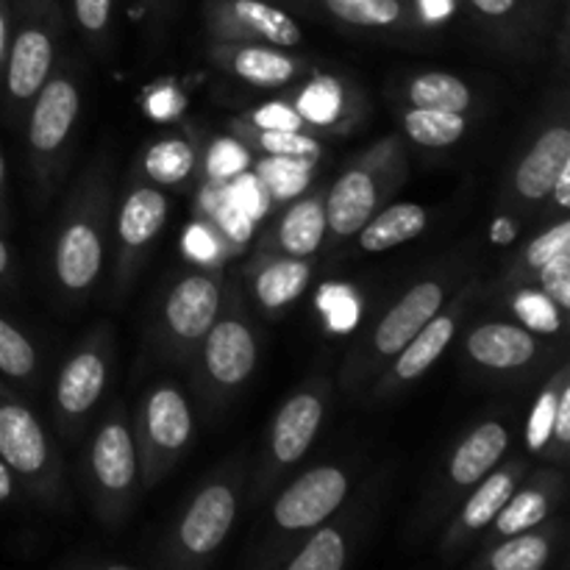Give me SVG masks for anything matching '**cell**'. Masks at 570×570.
Returning <instances> with one entry per match:
<instances>
[{"instance_id":"6da1fadb","label":"cell","mask_w":570,"mask_h":570,"mask_svg":"<svg viewBox=\"0 0 570 570\" xmlns=\"http://www.w3.org/2000/svg\"><path fill=\"white\" fill-rule=\"evenodd\" d=\"M115 217V156L98 150L61 204L50 239V289L67 309L87 306L109 256Z\"/></svg>"},{"instance_id":"7a4b0ae2","label":"cell","mask_w":570,"mask_h":570,"mask_svg":"<svg viewBox=\"0 0 570 570\" xmlns=\"http://www.w3.org/2000/svg\"><path fill=\"white\" fill-rule=\"evenodd\" d=\"M473 273H479L476 256L471 254V248H460L432 271L417 276L351 345L340 365V390L351 399H365L367 387L384 371V365L443 309L445 301Z\"/></svg>"},{"instance_id":"3957f363","label":"cell","mask_w":570,"mask_h":570,"mask_svg":"<svg viewBox=\"0 0 570 570\" xmlns=\"http://www.w3.org/2000/svg\"><path fill=\"white\" fill-rule=\"evenodd\" d=\"M248 476L245 456H232L209 473L156 546L154 568L193 570L209 566L243 512Z\"/></svg>"},{"instance_id":"277c9868","label":"cell","mask_w":570,"mask_h":570,"mask_svg":"<svg viewBox=\"0 0 570 570\" xmlns=\"http://www.w3.org/2000/svg\"><path fill=\"white\" fill-rule=\"evenodd\" d=\"M256 362H259V334L254 317L245 304L239 282L226 278L220 312L187 365L193 367V387L198 395L200 415L212 421L228 410L245 384L254 379Z\"/></svg>"},{"instance_id":"5b68a950","label":"cell","mask_w":570,"mask_h":570,"mask_svg":"<svg viewBox=\"0 0 570 570\" xmlns=\"http://www.w3.org/2000/svg\"><path fill=\"white\" fill-rule=\"evenodd\" d=\"M354 493V468L345 462H321L298 473L287 488L276 490L267 512V529L248 554L254 568H282L301 540L326 523Z\"/></svg>"},{"instance_id":"8992f818","label":"cell","mask_w":570,"mask_h":570,"mask_svg":"<svg viewBox=\"0 0 570 570\" xmlns=\"http://www.w3.org/2000/svg\"><path fill=\"white\" fill-rule=\"evenodd\" d=\"M410 178V154L399 134L382 137L345 161L326 189V248L356 237L362 226L387 206Z\"/></svg>"},{"instance_id":"52a82bcc","label":"cell","mask_w":570,"mask_h":570,"mask_svg":"<svg viewBox=\"0 0 570 570\" xmlns=\"http://www.w3.org/2000/svg\"><path fill=\"white\" fill-rule=\"evenodd\" d=\"M81 111L83 92L76 67L70 61L56 65L22 120L28 173L39 204H48L65 181Z\"/></svg>"},{"instance_id":"ba28073f","label":"cell","mask_w":570,"mask_h":570,"mask_svg":"<svg viewBox=\"0 0 570 570\" xmlns=\"http://www.w3.org/2000/svg\"><path fill=\"white\" fill-rule=\"evenodd\" d=\"M78 471L95 518L106 529L120 527L134 512L142 490L131 412L126 410L122 399L111 401L104 415L95 421Z\"/></svg>"},{"instance_id":"9c48e42d","label":"cell","mask_w":570,"mask_h":570,"mask_svg":"<svg viewBox=\"0 0 570 570\" xmlns=\"http://www.w3.org/2000/svg\"><path fill=\"white\" fill-rule=\"evenodd\" d=\"M334 401V384L326 373H312L287 401L273 415L267 429L265 449L256 462L254 476H248L245 490V504L256 507L267 504L278 484L284 482L295 465L306 460L315 440L321 438V429L326 426L328 410Z\"/></svg>"},{"instance_id":"30bf717a","label":"cell","mask_w":570,"mask_h":570,"mask_svg":"<svg viewBox=\"0 0 570 570\" xmlns=\"http://www.w3.org/2000/svg\"><path fill=\"white\" fill-rule=\"evenodd\" d=\"M61 31H65L61 0H17V11L11 14L9 50L0 72L3 115L11 128H22L28 106L53 72Z\"/></svg>"},{"instance_id":"8fae6325","label":"cell","mask_w":570,"mask_h":570,"mask_svg":"<svg viewBox=\"0 0 570 570\" xmlns=\"http://www.w3.org/2000/svg\"><path fill=\"white\" fill-rule=\"evenodd\" d=\"M226 273L220 267H187L176 273L150 317V351L167 365L187 367L223 304Z\"/></svg>"},{"instance_id":"7c38bea8","label":"cell","mask_w":570,"mask_h":570,"mask_svg":"<svg viewBox=\"0 0 570 570\" xmlns=\"http://www.w3.org/2000/svg\"><path fill=\"white\" fill-rule=\"evenodd\" d=\"M512 445V423L510 417L490 415L473 423L440 462L438 476L429 482L423 493L421 510L412 518V538H426L438 527H443L445 518L454 512V507L510 454Z\"/></svg>"},{"instance_id":"4fadbf2b","label":"cell","mask_w":570,"mask_h":570,"mask_svg":"<svg viewBox=\"0 0 570 570\" xmlns=\"http://www.w3.org/2000/svg\"><path fill=\"white\" fill-rule=\"evenodd\" d=\"M554 106H546L538 126L507 167L499 193V217L527 223L549 204L557 173L570 161V120L566 89L557 92Z\"/></svg>"},{"instance_id":"5bb4252c","label":"cell","mask_w":570,"mask_h":570,"mask_svg":"<svg viewBox=\"0 0 570 570\" xmlns=\"http://www.w3.org/2000/svg\"><path fill=\"white\" fill-rule=\"evenodd\" d=\"M0 460L11 468L17 484L39 507L61 510L67 504L59 445L37 412L9 387L0 390Z\"/></svg>"},{"instance_id":"9a60e30c","label":"cell","mask_w":570,"mask_h":570,"mask_svg":"<svg viewBox=\"0 0 570 570\" xmlns=\"http://www.w3.org/2000/svg\"><path fill=\"white\" fill-rule=\"evenodd\" d=\"M115 354V328L111 323H98L61 362L53 390H50V417H53L56 434L65 443H78L104 395L109 393Z\"/></svg>"},{"instance_id":"2e32d148","label":"cell","mask_w":570,"mask_h":570,"mask_svg":"<svg viewBox=\"0 0 570 570\" xmlns=\"http://www.w3.org/2000/svg\"><path fill=\"white\" fill-rule=\"evenodd\" d=\"M131 429L142 488H159L195 443V410L189 395L170 379L150 384L139 395Z\"/></svg>"},{"instance_id":"e0dca14e","label":"cell","mask_w":570,"mask_h":570,"mask_svg":"<svg viewBox=\"0 0 570 570\" xmlns=\"http://www.w3.org/2000/svg\"><path fill=\"white\" fill-rule=\"evenodd\" d=\"M170 217V200L165 187L134 173L122 189L111 217V301L122 304L137 284L156 239Z\"/></svg>"},{"instance_id":"ac0fdd59","label":"cell","mask_w":570,"mask_h":570,"mask_svg":"<svg viewBox=\"0 0 570 570\" xmlns=\"http://www.w3.org/2000/svg\"><path fill=\"white\" fill-rule=\"evenodd\" d=\"M484 298V278L482 273H473L449 301H445L443 309L393 356V360L384 365V371L373 379V384L367 387L365 399L373 404H384V401L395 399L404 390H410L412 384L421 382L429 371L434 367V362L451 348L460 332L465 328L471 312L482 304Z\"/></svg>"},{"instance_id":"d6986e66","label":"cell","mask_w":570,"mask_h":570,"mask_svg":"<svg viewBox=\"0 0 570 570\" xmlns=\"http://www.w3.org/2000/svg\"><path fill=\"white\" fill-rule=\"evenodd\" d=\"M551 340L515 321H479L462 337V356L476 376L490 382H527L562 356V345Z\"/></svg>"},{"instance_id":"ffe728a7","label":"cell","mask_w":570,"mask_h":570,"mask_svg":"<svg viewBox=\"0 0 570 570\" xmlns=\"http://www.w3.org/2000/svg\"><path fill=\"white\" fill-rule=\"evenodd\" d=\"M529 473L527 456H510L501 460L460 504L454 507L443 523V534L438 540V551L445 562H456L468 549H473L479 538L499 518L510 495Z\"/></svg>"},{"instance_id":"44dd1931","label":"cell","mask_w":570,"mask_h":570,"mask_svg":"<svg viewBox=\"0 0 570 570\" xmlns=\"http://www.w3.org/2000/svg\"><path fill=\"white\" fill-rule=\"evenodd\" d=\"M382 482L373 479L360 490L345 510V504L326 523L306 534L298 549L282 562L284 570H343L351 560V549L371 527V510L382 501Z\"/></svg>"},{"instance_id":"7402d4cb","label":"cell","mask_w":570,"mask_h":570,"mask_svg":"<svg viewBox=\"0 0 570 570\" xmlns=\"http://www.w3.org/2000/svg\"><path fill=\"white\" fill-rule=\"evenodd\" d=\"M204 22L212 42H262L276 48H298L304 42L295 17L271 0H206Z\"/></svg>"},{"instance_id":"603a6c76","label":"cell","mask_w":570,"mask_h":570,"mask_svg":"<svg viewBox=\"0 0 570 570\" xmlns=\"http://www.w3.org/2000/svg\"><path fill=\"white\" fill-rule=\"evenodd\" d=\"M312 273H315V259L254 248L239 271V287L250 298L254 309L267 317H278L309 289Z\"/></svg>"},{"instance_id":"cb8c5ba5","label":"cell","mask_w":570,"mask_h":570,"mask_svg":"<svg viewBox=\"0 0 570 570\" xmlns=\"http://www.w3.org/2000/svg\"><path fill=\"white\" fill-rule=\"evenodd\" d=\"M495 48L515 61H534L543 50L546 6L538 0H462Z\"/></svg>"},{"instance_id":"d4e9b609","label":"cell","mask_w":570,"mask_h":570,"mask_svg":"<svg viewBox=\"0 0 570 570\" xmlns=\"http://www.w3.org/2000/svg\"><path fill=\"white\" fill-rule=\"evenodd\" d=\"M566 473L557 465L546 468H529V473L523 476V482L518 484L515 493L510 495V501L504 504V510L499 512L493 523H490L488 532L482 534V546L495 543L501 538H510L515 532H527V529L540 527L543 521L557 515L560 504L566 501Z\"/></svg>"},{"instance_id":"484cf974","label":"cell","mask_w":570,"mask_h":570,"mask_svg":"<svg viewBox=\"0 0 570 570\" xmlns=\"http://www.w3.org/2000/svg\"><path fill=\"white\" fill-rule=\"evenodd\" d=\"M209 61L226 76L259 89H282L309 72V61L287 48L262 42H212Z\"/></svg>"},{"instance_id":"4316f807","label":"cell","mask_w":570,"mask_h":570,"mask_svg":"<svg viewBox=\"0 0 570 570\" xmlns=\"http://www.w3.org/2000/svg\"><path fill=\"white\" fill-rule=\"evenodd\" d=\"M323 245H326V189H312L289 198L276 220L256 239V248L278 250L301 259H315Z\"/></svg>"},{"instance_id":"83f0119b","label":"cell","mask_w":570,"mask_h":570,"mask_svg":"<svg viewBox=\"0 0 570 570\" xmlns=\"http://www.w3.org/2000/svg\"><path fill=\"white\" fill-rule=\"evenodd\" d=\"M345 28L393 37H423L429 31L426 0H306Z\"/></svg>"},{"instance_id":"f1b7e54d","label":"cell","mask_w":570,"mask_h":570,"mask_svg":"<svg viewBox=\"0 0 570 570\" xmlns=\"http://www.w3.org/2000/svg\"><path fill=\"white\" fill-rule=\"evenodd\" d=\"M562 538H566V523L554 515L527 532L482 546L468 560V566L473 570H543L560 551Z\"/></svg>"},{"instance_id":"f546056e","label":"cell","mask_w":570,"mask_h":570,"mask_svg":"<svg viewBox=\"0 0 570 570\" xmlns=\"http://www.w3.org/2000/svg\"><path fill=\"white\" fill-rule=\"evenodd\" d=\"M562 250H570L568 215L551 217V220H546L543 226H540L538 234H532L527 243L518 245V250L507 259L504 271L499 273V278L490 284V289H484L488 301H501V298L507 301L515 289L532 287L540 267H543L546 262L554 259L557 254H562Z\"/></svg>"},{"instance_id":"4dcf8cb0","label":"cell","mask_w":570,"mask_h":570,"mask_svg":"<svg viewBox=\"0 0 570 570\" xmlns=\"http://www.w3.org/2000/svg\"><path fill=\"white\" fill-rule=\"evenodd\" d=\"M429 226V209L410 200H390L356 232L362 254H384L421 237Z\"/></svg>"},{"instance_id":"1f68e13d","label":"cell","mask_w":570,"mask_h":570,"mask_svg":"<svg viewBox=\"0 0 570 570\" xmlns=\"http://www.w3.org/2000/svg\"><path fill=\"white\" fill-rule=\"evenodd\" d=\"M195 170H198V148L184 134H170V137L145 145L134 167V173L159 187H181L195 176Z\"/></svg>"},{"instance_id":"d6a6232c","label":"cell","mask_w":570,"mask_h":570,"mask_svg":"<svg viewBox=\"0 0 570 570\" xmlns=\"http://www.w3.org/2000/svg\"><path fill=\"white\" fill-rule=\"evenodd\" d=\"M345 98H348V87L343 81H337V78H315L295 95L293 104L326 137H340V134H348L354 128Z\"/></svg>"},{"instance_id":"836d02e7","label":"cell","mask_w":570,"mask_h":570,"mask_svg":"<svg viewBox=\"0 0 570 570\" xmlns=\"http://www.w3.org/2000/svg\"><path fill=\"white\" fill-rule=\"evenodd\" d=\"M404 98L406 104L421 106V109L462 111V115H471L476 109V95L468 87L465 78L443 70L412 76L404 87Z\"/></svg>"},{"instance_id":"e575fe53","label":"cell","mask_w":570,"mask_h":570,"mask_svg":"<svg viewBox=\"0 0 570 570\" xmlns=\"http://www.w3.org/2000/svg\"><path fill=\"white\" fill-rule=\"evenodd\" d=\"M401 128L410 142L421 148H451L460 142L471 128V120L462 111H443V109H421V106H406L401 115Z\"/></svg>"},{"instance_id":"d590c367","label":"cell","mask_w":570,"mask_h":570,"mask_svg":"<svg viewBox=\"0 0 570 570\" xmlns=\"http://www.w3.org/2000/svg\"><path fill=\"white\" fill-rule=\"evenodd\" d=\"M0 376L22 390H33L42 376V354L37 343L3 312H0Z\"/></svg>"},{"instance_id":"8d00e7d4","label":"cell","mask_w":570,"mask_h":570,"mask_svg":"<svg viewBox=\"0 0 570 570\" xmlns=\"http://www.w3.org/2000/svg\"><path fill=\"white\" fill-rule=\"evenodd\" d=\"M228 131L245 145V150H254L256 156H298V159H321L323 139L315 134L301 131H278V128H256L248 122H239L234 117L228 122Z\"/></svg>"},{"instance_id":"74e56055","label":"cell","mask_w":570,"mask_h":570,"mask_svg":"<svg viewBox=\"0 0 570 570\" xmlns=\"http://www.w3.org/2000/svg\"><path fill=\"white\" fill-rule=\"evenodd\" d=\"M317 170V159H298V156H259L254 173L267 198L289 200L309 187Z\"/></svg>"},{"instance_id":"f35d334b","label":"cell","mask_w":570,"mask_h":570,"mask_svg":"<svg viewBox=\"0 0 570 570\" xmlns=\"http://www.w3.org/2000/svg\"><path fill=\"white\" fill-rule=\"evenodd\" d=\"M570 384V365L566 360H560V365L554 367V373L549 376V382L540 390L538 401L532 406V415L527 423V449L532 456H543L546 449L551 443V434H554V421H557V401L560 393Z\"/></svg>"},{"instance_id":"ab89813d","label":"cell","mask_w":570,"mask_h":570,"mask_svg":"<svg viewBox=\"0 0 570 570\" xmlns=\"http://www.w3.org/2000/svg\"><path fill=\"white\" fill-rule=\"evenodd\" d=\"M518 321L543 337H562L566 334V317L538 287H521L507 298Z\"/></svg>"},{"instance_id":"60d3db41","label":"cell","mask_w":570,"mask_h":570,"mask_svg":"<svg viewBox=\"0 0 570 570\" xmlns=\"http://www.w3.org/2000/svg\"><path fill=\"white\" fill-rule=\"evenodd\" d=\"M72 20L92 53L104 56L115 37V0H70Z\"/></svg>"},{"instance_id":"b9f144b4","label":"cell","mask_w":570,"mask_h":570,"mask_svg":"<svg viewBox=\"0 0 570 570\" xmlns=\"http://www.w3.org/2000/svg\"><path fill=\"white\" fill-rule=\"evenodd\" d=\"M239 122H248V126L256 128H278V131H301V134H315V137H326L315 122L306 120L298 111L295 104H284V100H276V104L259 106L254 111H245V115L237 117Z\"/></svg>"},{"instance_id":"7bdbcfd3","label":"cell","mask_w":570,"mask_h":570,"mask_svg":"<svg viewBox=\"0 0 570 570\" xmlns=\"http://www.w3.org/2000/svg\"><path fill=\"white\" fill-rule=\"evenodd\" d=\"M532 287H538L562 315L570 312V250H562L554 259L546 262L534 276Z\"/></svg>"},{"instance_id":"ee69618b","label":"cell","mask_w":570,"mask_h":570,"mask_svg":"<svg viewBox=\"0 0 570 570\" xmlns=\"http://www.w3.org/2000/svg\"><path fill=\"white\" fill-rule=\"evenodd\" d=\"M549 206H554L557 215H568L570 209V161L557 173L554 184H551Z\"/></svg>"},{"instance_id":"f6af8a7d","label":"cell","mask_w":570,"mask_h":570,"mask_svg":"<svg viewBox=\"0 0 570 570\" xmlns=\"http://www.w3.org/2000/svg\"><path fill=\"white\" fill-rule=\"evenodd\" d=\"M9 37H11V3L9 0H0V72H3Z\"/></svg>"},{"instance_id":"bcb514c9","label":"cell","mask_w":570,"mask_h":570,"mask_svg":"<svg viewBox=\"0 0 570 570\" xmlns=\"http://www.w3.org/2000/svg\"><path fill=\"white\" fill-rule=\"evenodd\" d=\"M11 499H17V479L11 468L0 460V504H9Z\"/></svg>"},{"instance_id":"7dc6e473","label":"cell","mask_w":570,"mask_h":570,"mask_svg":"<svg viewBox=\"0 0 570 570\" xmlns=\"http://www.w3.org/2000/svg\"><path fill=\"white\" fill-rule=\"evenodd\" d=\"M11 228L9 217V200H6V159L0 154V234H6Z\"/></svg>"},{"instance_id":"c3c4849f","label":"cell","mask_w":570,"mask_h":570,"mask_svg":"<svg viewBox=\"0 0 570 570\" xmlns=\"http://www.w3.org/2000/svg\"><path fill=\"white\" fill-rule=\"evenodd\" d=\"M11 276H14V256H11L6 237L0 234V284H11Z\"/></svg>"},{"instance_id":"681fc988","label":"cell","mask_w":570,"mask_h":570,"mask_svg":"<svg viewBox=\"0 0 570 570\" xmlns=\"http://www.w3.org/2000/svg\"><path fill=\"white\" fill-rule=\"evenodd\" d=\"M139 3V9H142V14L145 17H165L167 14V9H170V3L173 0H137Z\"/></svg>"},{"instance_id":"f907efd6","label":"cell","mask_w":570,"mask_h":570,"mask_svg":"<svg viewBox=\"0 0 570 570\" xmlns=\"http://www.w3.org/2000/svg\"><path fill=\"white\" fill-rule=\"evenodd\" d=\"M538 3H540V6H546V0H538Z\"/></svg>"},{"instance_id":"816d5d0a","label":"cell","mask_w":570,"mask_h":570,"mask_svg":"<svg viewBox=\"0 0 570 570\" xmlns=\"http://www.w3.org/2000/svg\"><path fill=\"white\" fill-rule=\"evenodd\" d=\"M3 387H6V384H3V382H0V390H3Z\"/></svg>"}]
</instances>
